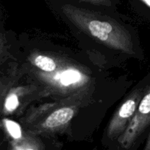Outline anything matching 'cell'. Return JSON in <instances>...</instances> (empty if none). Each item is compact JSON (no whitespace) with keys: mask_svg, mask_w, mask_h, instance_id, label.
<instances>
[{"mask_svg":"<svg viewBox=\"0 0 150 150\" xmlns=\"http://www.w3.org/2000/svg\"><path fill=\"white\" fill-rule=\"evenodd\" d=\"M61 11L78 29L103 45L130 55L135 54L129 32L111 18L71 4L62 5Z\"/></svg>","mask_w":150,"mask_h":150,"instance_id":"obj_1","label":"cell"},{"mask_svg":"<svg viewBox=\"0 0 150 150\" xmlns=\"http://www.w3.org/2000/svg\"><path fill=\"white\" fill-rule=\"evenodd\" d=\"M150 131V78L144 90V95L137 107L133 118L118 142L121 147L129 149L146 133Z\"/></svg>","mask_w":150,"mask_h":150,"instance_id":"obj_2","label":"cell"},{"mask_svg":"<svg viewBox=\"0 0 150 150\" xmlns=\"http://www.w3.org/2000/svg\"><path fill=\"white\" fill-rule=\"evenodd\" d=\"M147 83L135 89L115 113L107 127V133L109 139H119L126 130L133 118Z\"/></svg>","mask_w":150,"mask_h":150,"instance_id":"obj_3","label":"cell"},{"mask_svg":"<svg viewBox=\"0 0 150 150\" xmlns=\"http://www.w3.org/2000/svg\"><path fill=\"white\" fill-rule=\"evenodd\" d=\"M74 116V110L71 107H63L51 113L42 123V127L46 129H57L66 125Z\"/></svg>","mask_w":150,"mask_h":150,"instance_id":"obj_4","label":"cell"},{"mask_svg":"<svg viewBox=\"0 0 150 150\" xmlns=\"http://www.w3.org/2000/svg\"><path fill=\"white\" fill-rule=\"evenodd\" d=\"M54 84L58 86L69 87L79 85L85 81V76L79 70L74 68H68L55 73L51 77Z\"/></svg>","mask_w":150,"mask_h":150,"instance_id":"obj_5","label":"cell"},{"mask_svg":"<svg viewBox=\"0 0 150 150\" xmlns=\"http://www.w3.org/2000/svg\"><path fill=\"white\" fill-rule=\"evenodd\" d=\"M32 62L35 67L44 73H53L57 68V63L54 59L48 56L41 54L35 56L32 60Z\"/></svg>","mask_w":150,"mask_h":150,"instance_id":"obj_6","label":"cell"},{"mask_svg":"<svg viewBox=\"0 0 150 150\" xmlns=\"http://www.w3.org/2000/svg\"><path fill=\"white\" fill-rule=\"evenodd\" d=\"M2 122L7 133L13 140H20L22 139L23 137L22 130L19 123L9 119H4Z\"/></svg>","mask_w":150,"mask_h":150,"instance_id":"obj_7","label":"cell"},{"mask_svg":"<svg viewBox=\"0 0 150 150\" xmlns=\"http://www.w3.org/2000/svg\"><path fill=\"white\" fill-rule=\"evenodd\" d=\"M19 96L15 92H10L6 97L4 102V111L6 114H11L14 112L19 107Z\"/></svg>","mask_w":150,"mask_h":150,"instance_id":"obj_8","label":"cell"},{"mask_svg":"<svg viewBox=\"0 0 150 150\" xmlns=\"http://www.w3.org/2000/svg\"><path fill=\"white\" fill-rule=\"evenodd\" d=\"M76 1L88 3L96 6H102V7H110L113 4V0H76Z\"/></svg>","mask_w":150,"mask_h":150,"instance_id":"obj_9","label":"cell"},{"mask_svg":"<svg viewBox=\"0 0 150 150\" xmlns=\"http://www.w3.org/2000/svg\"><path fill=\"white\" fill-rule=\"evenodd\" d=\"M145 150H150V131L149 133L148 136L146 137V141L145 146H144Z\"/></svg>","mask_w":150,"mask_h":150,"instance_id":"obj_10","label":"cell"},{"mask_svg":"<svg viewBox=\"0 0 150 150\" xmlns=\"http://www.w3.org/2000/svg\"><path fill=\"white\" fill-rule=\"evenodd\" d=\"M141 4H144L146 7L150 10V0H138Z\"/></svg>","mask_w":150,"mask_h":150,"instance_id":"obj_11","label":"cell"}]
</instances>
